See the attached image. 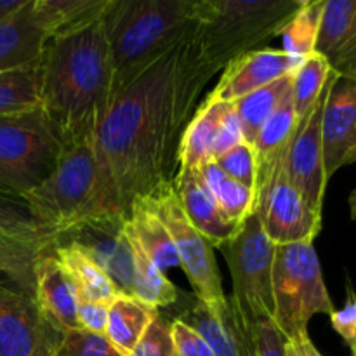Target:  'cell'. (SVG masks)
Listing matches in <instances>:
<instances>
[{"label": "cell", "instance_id": "26", "mask_svg": "<svg viewBox=\"0 0 356 356\" xmlns=\"http://www.w3.org/2000/svg\"><path fill=\"white\" fill-rule=\"evenodd\" d=\"M198 174L222 214L229 221L243 225L245 219L254 212V205H256V193L252 188L243 186L242 183L226 176L216 165L214 160L202 163L198 167Z\"/></svg>", "mask_w": 356, "mask_h": 356}, {"label": "cell", "instance_id": "13", "mask_svg": "<svg viewBox=\"0 0 356 356\" xmlns=\"http://www.w3.org/2000/svg\"><path fill=\"white\" fill-rule=\"evenodd\" d=\"M305 58H296L284 49H261L240 56L225 66L219 82L209 92L207 99L235 103L247 94L284 76L294 75Z\"/></svg>", "mask_w": 356, "mask_h": 356}, {"label": "cell", "instance_id": "8", "mask_svg": "<svg viewBox=\"0 0 356 356\" xmlns=\"http://www.w3.org/2000/svg\"><path fill=\"white\" fill-rule=\"evenodd\" d=\"M315 242L277 245L273 263V322L287 339L308 332L315 315H332Z\"/></svg>", "mask_w": 356, "mask_h": 356}, {"label": "cell", "instance_id": "12", "mask_svg": "<svg viewBox=\"0 0 356 356\" xmlns=\"http://www.w3.org/2000/svg\"><path fill=\"white\" fill-rule=\"evenodd\" d=\"M337 79L332 72L325 89L320 94L316 103L299 118L294 136L289 141L284 153L285 170L291 177L292 184L302 200L316 216H322L323 198H325L327 179L325 163H323V145H322V117L327 96Z\"/></svg>", "mask_w": 356, "mask_h": 356}, {"label": "cell", "instance_id": "14", "mask_svg": "<svg viewBox=\"0 0 356 356\" xmlns=\"http://www.w3.org/2000/svg\"><path fill=\"white\" fill-rule=\"evenodd\" d=\"M323 163L327 179L356 162V82L337 76L322 117Z\"/></svg>", "mask_w": 356, "mask_h": 356}, {"label": "cell", "instance_id": "39", "mask_svg": "<svg viewBox=\"0 0 356 356\" xmlns=\"http://www.w3.org/2000/svg\"><path fill=\"white\" fill-rule=\"evenodd\" d=\"M252 339L256 356H287V337L282 334L273 320L252 327Z\"/></svg>", "mask_w": 356, "mask_h": 356}, {"label": "cell", "instance_id": "3", "mask_svg": "<svg viewBox=\"0 0 356 356\" xmlns=\"http://www.w3.org/2000/svg\"><path fill=\"white\" fill-rule=\"evenodd\" d=\"M103 23L117 94L193 33L195 0H111Z\"/></svg>", "mask_w": 356, "mask_h": 356}, {"label": "cell", "instance_id": "29", "mask_svg": "<svg viewBox=\"0 0 356 356\" xmlns=\"http://www.w3.org/2000/svg\"><path fill=\"white\" fill-rule=\"evenodd\" d=\"M49 245L26 243L0 236V271L9 278L23 294L35 301V270L38 259Z\"/></svg>", "mask_w": 356, "mask_h": 356}, {"label": "cell", "instance_id": "35", "mask_svg": "<svg viewBox=\"0 0 356 356\" xmlns=\"http://www.w3.org/2000/svg\"><path fill=\"white\" fill-rule=\"evenodd\" d=\"M58 356H124L110 341L89 330H70L59 339Z\"/></svg>", "mask_w": 356, "mask_h": 356}, {"label": "cell", "instance_id": "10", "mask_svg": "<svg viewBox=\"0 0 356 356\" xmlns=\"http://www.w3.org/2000/svg\"><path fill=\"white\" fill-rule=\"evenodd\" d=\"M138 204L146 205L167 228L179 257V266L186 273L197 301L205 305H219L225 301L221 273L212 245L197 232L184 214L174 186Z\"/></svg>", "mask_w": 356, "mask_h": 356}, {"label": "cell", "instance_id": "9", "mask_svg": "<svg viewBox=\"0 0 356 356\" xmlns=\"http://www.w3.org/2000/svg\"><path fill=\"white\" fill-rule=\"evenodd\" d=\"M229 268L233 282V302L249 329L273 320V263L275 245L261 226L259 218L250 214L232 240L218 247Z\"/></svg>", "mask_w": 356, "mask_h": 356}, {"label": "cell", "instance_id": "4", "mask_svg": "<svg viewBox=\"0 0 356 356\" xmlns=\"http://www.w3.org/2000/svg\"><path fill=\"white\" fill-rule=\"evenodd\" d=\"M302 0H195V42L219 73L240 56L266 49L282 37Z\"/></svg>", "mask_w": 356, "mask_h": 356}, {"label": "cell", "instance_id": "45", "mask_svg": "<svg viewBox=\"0 0 356 356\" xmlns=\"http://www.w3.org/2000/svg\"><path fill=\"white\" fill-rule=\"evenodd\" d=\"M350 216H351V219H353V221H356V188L353 191H351V195H350Z\"/></svg>", "mask_w": 356, "mask_h": 356}, {"label": "cell", "instance_id": "20", "mask_svg": "<svg viewBox=\"0 0 356 356\" xmlns=\"http://www.w3.org/2000/svg\"><path fill=\"white\" fill-rule=\"evenodd\" d=\"M174 191L181 202L184 214L188 216L197 232L207 240L212 249H218L232 240L243 225L233 222L218 207L216 200L202 181L198 169H179L174 177Z\"/></svg>", "mask_w": 356, "mask_h": 356}, {"label": "cell", "instance_id": "36", "mask_svg": "<svg viewBox=\"0 0 356 356\" xmlns=\"http://www.w3.org/2000/svg\"><path fill=\"white\" fill-rule=\"evenodd\" d=\"M129 356H177L170 322L159 313Z\"/></svg>", "mask_w": 356, "mask_h": 356}, {"label": "cell", "instance_id": "6", "mask_svg": "<svg viewBox=\"0 0 356 356\" xmlns=\"http://www.w3.org/2000/svg\"><path fill=\"white\" fill-rule=\"evenodd\" d=\"M23 200L54 235L89 219L120 216L104 186L92 141L65 148L54 172Z\"/></svg>", "mask_w": 356, "mask_h": 356}, {"label": "cell", "instance_id": "44", "mask_svg": "<svg viewBox=\"0 0 356 356\" xmlns=\"http://www.w3.org/2000/svg\"><path fill=\"white\" fill-rule=\"evenodd\" d=\"M28 0H0V23L26 6Z\"/></svg>", "mask_w": 356, "mask_h": 356}, {"label": "cell", "instance_id": "18", "mask_svg": "<svg viewBox=\"0 0 356 356\" xmlns=\"http://www.w3.org/2000/svg\"><path fill=\"white\" fill-rule=\"evenodd\" d=\"M51 38V26L38 0L0 23V73L33 65Z\"/></svg>", "mask_w": 356, "mask_h": 356}, {"label": "cell", "instance_id": "28", "mask_svg": "<svg viewBox=\"0 0 356 356\" xmlns=\"http://www.w3.org/2000/svg\"><path fill=\"white\" fill-rule=\"evenodd\" d=\"M291 86L292 75L284 76V79L275 80V82L268 83V86L261 87V89L254 90V92L247 94L245 97L233 103L236 115H238L240 127H242L243 141L254 145L264 122L270 118L275 108L280 104L282 97L291 89Z\"/></svg>", "mask_w": 356, "mask_h": 356}, {"label": "cell", "instance_id": "1", "mask_svg": "<svg viewBox=\"0 0 356 356\" xmlns=\"http://www.w3.org/2000/svg\"><path fill=\"white\" fill-rule=\"evenodd\" d=\"M214 75L193 31L115 94L94 132L92 148L108 195L124 219L134 204L172 186L181 138Z\"/></svg>", "mask_w": 356, "mask_h": 356}, {"label": "cell", "instance_id": "32", "mask_svg": "<svg viewBox=\"0 0 356 356\" xmlns=\"http://www.w3.org/2000/svg\"><path fill=\"white\" fill-rule=\"evenodd\" d=\"M323 6L325 0H302V6L282 31L285 52L296 58H306L315 52Z\"/></svg>", "mask_w": 356, "mask_h": 356}, {"label": "cell", "instance_id": "24", "mask_svg": "<svg viewBox=\"0 0 356 356\" xmlns=\"http://www.w3.org/2000/svg\"><path fill=\"white\" fill-rule=\"evenodd\" d=\"M54 254L72 278L76 296L106 305H111V301L120 296L108 275L79 247L54 240Z\"/></svg>", "mask_w": 356, "mask_h": 356}, {"label": "cell", "instance_id": "38", "mask_svg": "<svg viewBox=\"0 0 356 356\" xmlns=\"http://www.w3.org/2000/svg\"><path fill=\"white\" fill-rule=\"evenodd\" d=\"M346 289V302L341 309H334V313L330 315V323H332L334 330L348 344L351 355L356 356V296L350 282H348Z\"/></svg>", "mask_w": 356, "mask_h": 356}, {"label": "cell", "instance_id": "21", "mask_svg": "<svg viewBox=\"0 0 356 356\" xmlns=\"http://www.w3.org/2000/svg\"><path fill=\"white\" fill-rule=\"evenodd\" d=\"M228 103L205 97L186 125L179 145V169H198L202 163L214 160V146L219 125Z\"/></svg>", "mask_w": 356, "mask_h": 356}, {"label": "cell", "instance_id": "27", "mask_svg": "<svg viewBox=\"0 0 356 356\" xmlns=\"http://www.w3.org/2000/svg\"><path fill=\"white\" fill-rule=\"evenodd\" d=\"M38 61L0 73V117H13L40 108Z\"/></svg>", "mask_w": 356, "mask_h": 356}, {"label": "cell", "instance_id": "11", "mask_svg": "<svg viewBox=\"0 0 356 356\" xmlns=\"http://www.w3.org/2000/svg\"><path fill=\"white\" fill-rule=\"evenodd\" d=\"M284 153L270 176L256 188L254 214L275 245L315 242L322 229V216H316L294 188L285 170Z\"/></svg>", "mask_w": 356, "mask_h": 356}, {"label": "cell", "instance_id": "15", "mask_svg": "<svg viewBox=\"0 0 356 356\" xmlns=\"http://www.w3.org/2000/svg\"><path fill=\"white\" fill-rule=\"evenodd\" d=\"M212 350L214 356H256L252 329L243 323L229 298L219 305H197L184 316Z\"/></svg>", "mask_w": 356, "mask_h": 356}, {"label": "cell", "instance_id": "40", "mask_svg": "<svg viewBox=\"0 0 356 356\" xmlns=\"http://www.w3.org/2000/svg\"><path fill=\"white\" fill-rule=\"evenodd\" d=\"M108 309H110V305H106V302L90 301V299L80 298L79 296L76 318H79L80 329L104 336L108 322Z\"/></svg>", "mask_w": 356, "mask_h": 356}, {"label": "cell", "instance_id": "37", "mask_svg": "<svg viewBox=\"0 0 356 356\" xmlns=\"http://www.w3.org/2000/svg\"><path fill=\"white\" fill-rule=\"evenodd\" d=\"M177 356H214L207 341L183 318L170 322Z\"/></svg>", "mask_w": 356, "mask_h": 356}, {"label": "cell", "instance_id": "30", "mask_svg": "<svg viewBox=\"0 0 356 356\" xmlns=\"http://www.w3.org/2000/svg\"><path fill=\"white\" fill-rule=\"evenodd\" d=\"M0 236L17 242L54 243L56 235L40 225L23 198L0 193Z\"/></svg>", "mask_w": 356, "mask_h": 356}, {"label": "cell", "instance_id": "43", "mask_svg": "<svg viewBox=\"0 0 356 356\" xmlns=\"http://www.w3.org/2000/svg\"><path fill=\"white\" fill-rule=\"evenodd\" d=\"M61 336V332H58V330L52 329V327L49 325L47 330L44 332V336H42L33 356H58V344Z\"/></svg>", "mask_w": 356, "mask_h": 356}, {"label": "cell", "instance_id": "31", "mask_svg": "<svg viewBox=\"0 0 356 356\" xmlns=\"http://www.w3.org/2000/svg\"><path fill=\"white\" fill-rule=\"evenodd\" d=\"M51 26V37L96 23L106 14L111 0H38Z\"/></svg>", "mask_w": 356, "mask_h": 356}, {"label": "cell", "instance_id": "22", "mask_svg": "<svg viewBox=\"0 0 356 356\" xmlns=\"http://www.w3.org/2000/svg\"><path fill=\"white\" fill-rule=\"evenodd\" d=\"M299 124V117L296 113L294 97H292V86L291 89L285 92L282 97L280 104L275 108L273 113L270 115L266 122H264L263 129L257 134L256 141H254L252 148L256 152V162H257V183H264L268 176H270L271 169L280 159L282 153L289 146V141L294 136L296 127Z\"/></svg>", "mask_w": 356, "mask_h": 356}, {"label": "cell", "instance_id": "33", "mask_svg": "<svg viewBox=\"0 0 356 356\" xmlns=\"http://www.w3.org/2000/svg\"><path fill=\"white\" fill-rule=\"evenodd\" d=\"M330 75L332 72L327 61L316 52L302 59L299 68L292 75V97H294L296 113L299 118L316 103Z\"/></svg>", "mask_w": 356, "mask_h": 356}, {"label": "cell", "instance_id": "23", "mask_svg": "<svg viewBox=\"0 0 356 356\" xmlns=\"http://www.w3.org/2000/svg\"><path fill=\"white\" fill-rule=\"evenodd\" d=\"M159 308L132 296L120 294L111 301L104 337L124 356H129L153 320Z\"/></svg>", "mask_w": 356, "mask_h": 356}, {"label": "cell", "instance_id": "5", "mask_svg": "<svg viewBox=\"0 0 356 356\" xmlns=\"http://www.w3.org/2000/svg\"><path fill=\"white\" fill-rule=\"evenodd\" d=\"M56 242L79 247L108 275L118 292L155 308L177 301V289L125 232V219L110 214L89 219L56 235Z\"/></svg>", "mask_w": 356, "mask_h": 356}, {"label": "cell", "instance_id": "34", "mask_svg": "<svg viewBox=\"0 0 356 356\" xmlns=\"http://www.w3.org/2000/svg\"><path fill=\"white\" fill-rule=\"evenodd\" d=\"M216 165L229 176L232 179L238 181L243 186L252 188L256 193V183H257V162H256V152H254L252 145L242 141L240 145L233 146L228 152L219 155L214 160Z\"/></svg>", "mask_w": 356, "mask_h": 356}, {"label": "cell", "instance_id": "2", "mask_svg": "<svg viewBox=\"0 0 356 356\" xmlns=\"http://www.w3.org/2000/svg\"><path fill=\"white\" fill-rule=\"evenodd\" d=\"M103 17L49 38L38 61L40 110L65 148L92 141L115 97Z\"/></svg>", "mask_w": 356, "mask_h": 356}, {"label": "cell", "instance_id": "7", "mask_svg": "<svg viewBox=\"0 0 356 356\" xmlns=\"http://www.w3.org/2000/svg\"><path fill=\"white\" fill-rule=\"evenodd\" d=\"M63 152L40 108L0 117V193L24 198L54 172Z\"/></svg>", "mask_w": 356, "mask_h": 356}, {"label": "cell", "instance_id": "25", "mask_svg": "<svg viewBox=\"0 0 356 356\" xmlns=\"http://www.w3.org/2000/svg\"><path fill=\"white\" fill-rule=\"evenodd\" d=\"M125 232L138 242L153 264L165 273L179 266L176 247L163 222L146 205L136 204L125 218Z\"/></svg>", "mask_w": 356, "mask_h": 356}, {"label": "cell", "instance_id": "17", "mask_svg": "<svg viewBox=\"0 0 356 356\" xmlns=\"http://www.w3.org/2000/svg\"><path fill=\"white\" fill-rule=\"evenodd\" d=\"M315 52L330 72L356 82V0H325Z\"/></svg>", "mask_w": 356, "mask_h": 356}, {"label": "cell", "instance_id": "16", "mask_svg": "<svg viewBox=\"0 0 356 356\" xmlns=\"http://www.w3.org/2000/svg\"><path fill=\"white\" fill-rule=\"evenodd\" d=\"M35 302L45 322L65 334L79 330L75 285L54 254V243L45 249L35 270Z\"/></svg>", "mask_w": 356, "mask_h": 356}, {"label": "cell", "instance_id": "42", "mask_svg": "<svg viewBox=\"0 0 356 356\" xmlns=\"http://www.w3.org/2000/svg\"><path fill=\"white\" fill-rule=\"evenodd\" d=\"M285 353L287 356H323L316 350L313 341L309 339V334H299V336L287 339V346H285Z\"/></svg>", "mask_w": 356, "mask_h": 356}, {"label": "cell", "instance_id": "41", "mask_svg": "<svg viewBox=\"0 0 356 356\" xmlns=\"http://www.w3.org/2000/svg\"><path fill=\"white\" fill-rule=\"evenodd\" d=\"M242 141H243V136H242V127H240L238 115H236L233 103H228V106H226L225 110V115H222L221 125H219L218 139H216L214 160L218 159L219 155H222L225 152H228L229 148H233V146L240 145Z\"/></svg>", "mask_w": 356, "mask_h": 356}, {"label": "cell", "instance_id": "19", "mask_svg": "<svg viewBox=\"0 0 356 356\" xmlns=\"http://www.w3.org/2000/svg\"><path fill=\"white\" fill-rule=\"evenodd\" d=\"M47 327L33 299L0 282V356H33Z\"/></svg>", "mask_w": 356, "mask_h": 356}]
</instances>
